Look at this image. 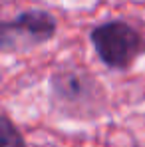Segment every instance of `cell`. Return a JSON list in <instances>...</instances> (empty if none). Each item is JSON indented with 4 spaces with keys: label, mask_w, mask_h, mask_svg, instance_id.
<instances>
[{
    "label": "cell",
    "mask_w": 145,
    "mask_h": 147,
    "mask_svg": "<svg viewBox=\"0 0 145 147\" xmlns=\"http://www.w3.org/2000/svg\"><path fill=\"white\" fill-rule=\"evenodd\" d=\"M56 32V20L48 12L30 10L10 22H0V48L24 50L50 40Z\"/></svg>",
    "instance_id": "cell-2"
},
{
    "label": "cell",
    "mask_w": 145,
    "mask_h": 147,
    "mask_svg": "<svg viewBox=\"0 0 145 147\" xmlns=\"http://www.w3.org/2000/svg\"><path fill=\"white\" fill-rule=\"evenodd\" d=\"M0 147H26L22 135L8 117L0 115Z\"/></svg>",
    "instance_id": "cell-3"
},
{
    "label": "cell",
    "mask_w": 145,
    "mask_h": 147,
    "mask_svg": "<svg viewBox=\"0 0 145 147\" xmlns=\"http://www.w3.org/2000/svg\"><path fill=\"white\" fill-rule=\"evenodd\" d=\"M97 56L111 68H127L143 50V40L125 22H107L92 32Z\"/></svg>",
    "instance_id": "cell-1"
}]
</instances>
